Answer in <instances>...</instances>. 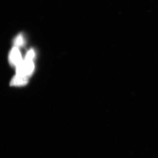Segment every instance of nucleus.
Returning <instances> with one entry per match:
<instances>
[{
	"label": "nucleus",
	"mask_w": 158,
	"mask_h": 158,
	"mask_svg": "<svg viewBox=\"0 0 158 158\" xmlns=\"http://www.w3.org/2000/svg\"><path fill=\"white\" fill-rule=\"evenodd\" d=\"M27 83L28 77L16 75L11 81L10 85L20 86L26 85Z\"/></svg>",
	"instance_id": "obj_3"
},
{
	"label": "nucleus",
	"mask_w": 158,
	"mask_h": 158,
	"mask_svg": "<svg viewBox=\"0 0 158 158\" xmlns=\"http://www.w3.org/2000/svg\"><path fill=\"white\" fill-rule=\"evenodd\" d=\"M17 75L22 76H31L34 72L35 69V64L33 60L25 59L21 64L17 66Z\"/></svg>",
	"instance_id": "obj_1"
},
{
	"label": "nucleus",
	"mask_w": 158,
	"mask_h": 158,
	"mask_svg": "<svg viewBox=\"0 0 158 158\" xmlns=\"http://www.w3.org/2000/svg\"><path fill=\"white\" fill-rule=\"evenodd\" d=\"M35 52H34V50L31 49V50L28 51L27 54H26L25 59H26L33 60L34 58H35Z\"/></svg>",
	"instance_id": "obj_5"
},
{
	"label": "nucleus",
	"mask_w": 158,
	"mask_h": 158,
	"mask_svg": "<svg viewBox=\"0 0 158 158\" xmlns=\"http://www.w3.org/2000/svg\"><path fill=\"white\" fill-rule=\"evenodd\" d=\"M24 43V38H23V35H18L16 38H15V41H14V43H15V45L16 47H21L22 46Z\"/></svg>",
	"instance_id": "obj_4"
},
{
	"label": "nucleus",
	"mask_w": 158,
	"mask_h": 158,
	"mask_svg": "<svg viewBox=\"0 0 158 158\" xmlns=\"http://www.w3.org/2000/svg\"><path fill=\"white\" fill-rule=\"evenodd\" d=\"M22 61L23 59L18 47L15 46L11 50L9 55V62L12 65L17 67Z\"/></svg>",
	"instance_id": "obj_2"
}]
</instances>
